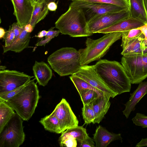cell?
Returning <instances> with one entry per match:
<instances>
[{
    "label": "cell",
    "instance_id": "43",
    "mask_svg": "<svg viewBox=\"0 0 147 147\" xmlns=\"http://www.w3.org/2000/svg\"><path fill=\"white\" fill-rule=\"evenodd\" d=\"M47 31L43 30L40 32L37 35V37L39 38H41L45 36L47 34Z\"/></svg>",
    "mask_w": 147,
    "mask_h": 147
},
{
    "label": "cell",
    "instance_id": "7",
    "mask_svg": "<svg viewBox=\"0 0 147 147\" xmlns=\"http://www.w3.org/2000/svg\"><path fill=\"white\" fill-rule=\"evenodd\" d=\"M121 63L131 84H139L147 78V54L123 56Z\"/></svg>",
    "mask_w": 147,
    "mask_h": 147
},
{
    "label": "cell",
    "instance_id": "29",
    "mask_svg": "<svg viewBox=\"0 0 147 147\" xmlns=\"http://www.w3.org/2000/svg\"><path fill=\"white\" fill-rule=\"evenodd\" d=\"M82 1L105 3L115 5L125 9H129L128 0H80Z\"/></svg>",
    "mask_w": 147,
    "mask_h": 147
},
{
    "label": "cell",
    "instance_id": "5",
    "mask_svg": "<svg viewBox=\"0 0 147 147\" xmlns=\"http://www.w3.org/2000/svg\"><path fill=\"white\" fill-rule=\"evenodd\" d=\"M122 32H115L105 34L98 39L93 40L87 37L86 41V47L80 49L81 66L100 59L107 53L110 47L122 37Z\"/></svg>",
    "mask_w": 147,
    "mask_h": 147
},
{
    "label": "cell",
    "instance_id": "49",
    "mask_svg": "<svg viewBox=\"0 0 147 147\" xmlns=\"http://www.w3.org/2000/svg\"><path fill=\"white\" fill-rule=\"evenodd\" d=\"M32 4L34 5V4H35L34 0H30Z\"/></svg>",
    "mask_w": 147,
    "mask_h": 147
},
{
    "label": "cell",
    "instance_id": "23",
    "mask_svg": "<svg viewBox=\"0 0 147 147\" xmlns=\"http://www.w3.org/2000/svg\"><path fill=\"white\" fill-rule=\"evenodd\" d=\"M39 122L45 130L57 134H61L58 119L52 113L41 118Z\"/></svg>",
    "mask_w": 147,
    "mask_h": 147
},
{
    "label": "cell",
    "instance_id": "38",
    "mask_svg": "<svg viewBox=\"0 0 147 147\" xmlns=\"http://www.w3.org/2000/svg\"><path fill=\"white\" fill-rule=\"evenodd\" d=\"M54 28V27H52L47 31V34L45 36V38L49 37H53L54 38L55 37L58 36L59 33H60V31L59 30H53Z\"/></svg>",
    "mask_w": 147,
    "mask_h": 147
},
{
    "label": "cell",
    "instance_id": "13",
    "mask_svg": "<svg viewBox=\"0 0 147 147\" xmlns=\"http://www.w3.org/2000/svg\"><path fill=\"white\" fill-rule=\"evenodd\" d=\"M14 8L13 14L21 27L29 23L34 5L30 0H11Z\"/></svg>",
    "mask_w": 147,
    "mask_h": 147
},
{
    "label": "cell",
    "instance_id": "41",
    "mask_svg": "<svg viewBox=\"0 0 147 147\" xmlns=\"http://www.w3.org/2000/svg\"><path fill=\"white\" fill-rule=\"evenodd\" d=\"M147 146V138H142L141 140L136 145L137 147H142Z\"/></svg>",
    "mask_w": 147,
    "mask_h": 147
},
{
    "label": "cell",
    "instance_id": "17",
    "mask_svg": "<svg viewBox=\"0 0 147 147\" xmlns=\"http://www.w3.org/2000/svg\"><path fill=\"white\" fill-rule=\"evenodd\" d=\"M147 94V81L142 82L136 89L131 94L128 101L124 104L125 109L123 111V114L128 118L131 112L134 111L135 107L140 100Z\"/></svg>",
    "mask_w": 147,
    "mask_h": 147
},
{
    "label": "cell",
    "instance_id": "19",
    "mask_svg": "<svg viewBox=\"0 0 147 147\" xmlns=\"http://www.w3.org/2000/svg\"><path fill=\"white\" fill-rule=\"evenodd\" d=\"M144 36L142 34L139 37L121 45L123 50L121 54L124 56H131L143 54L145 46L143 43Z\"/></svg>",
    "mask_w": 147,
    "mask_h": 147
},
{
    "label": "cell",
    "instance_id": "20",
    "mask_svg": "<svg viewBox=\"0 0 147 147\" xmlns=\"http://www.w3.org/2000/svg\"><path fill=\"white\" fill-rule=\"evenodd\" d=\"M30 33L26 31L24 29L19 36L10 45L7 46L2 45L3 53L9 51L19 53L29 47Z\"/></svg>",
    "mask_w": 147,
    "mask_h": 147
},
{
    "label": "cell",
    "instance_id": "32",
    "mask_svg": "<svg viewBox=\"0 0 147 147\" xmlns=\"http://www.w3.org/2000/svg\"><path fill=\"white\" fill-rule=\"evenodd\" d=\"M132 120L133 123L137 126L147 128V116L144 114L139 113H136Z\"/></svg>",
    "mask_w": 147,
    "mask_h": 147
},
{
    "label": "cell",
    "instance_id": "14",
    "mask_svg": "<svg viewBox=\"0 0 147 147\" xmlns=\"http://www.w3.org/2000/svg\"><path fill=\"white\" fill-rule=\"evenodd\" d=\"M145 23L140 20L129 17L98 31L97 33L105 34L113 32H123L137 28L143 25Z\"/></svg>",
    "mask_w": 147,
    "mask_h": 147
},
{
    "label": "cell",
    "instance_id": "11",
    "mask_svg": "<svg viewBox=\"0 0 147 147\" xmlns=\"http://www.w3.org/2000/svg\"><path fill=\"white\" fill-rule=\"evenodd\" d=\"M70 5L82 9L87 21L96 16L127 9L113 5L80 1H72Z\"/></svg>",
    "mask_w": 147,
    "mask_h": 147
},
{
    "label": "cell",
    "instance_id": "51",
    "mask_svg": "<svg viewBox=\"0 0 147 147\" xmlns=\"http://www.w3.org/2000/svg\"><path fill=\"white\" fill-rule=\"evenodd\" d=\"M39 0H34L35 3L38 2Z\"/></svg>",
    "mask_w": 147,
    "mask_h": 147
},
{
    "label": "cell",
    "instance_id": "36",
    "mask_svg": "<svg viewBox=\"0 0 147 147\" xmlns=\"http://www.w3.org/2000/svg\"><path fill=\"white\" fill-rule=\"evenodd\" d=\"M11 26L15 34L14 41L19 36L24 29L25 26L22 27L20 26L17 22L13 23L12 24Z\"/></svg>",
    "mask_w": 147,
    "mask_h": 147
},
{
    "label": "cell",
    "instance_id": "47",
    "mask_svg": "<svg viewBox=\"0 0 147 147\" xmlns=\"http://www.w3.org/2000/svg\"><path fill=\"white\" fill-rule=\"evenodd\" d=\"M143 54H147V47H145V49L143 52Z\"/></svg>",
    "mask_w": 147,
    "mask_h": 147
},
{
    "label": "cell",
    "instance_id": "8",
    "mask_svg": "<svg viewBox=\"0 0 147 147\" xmlns=\"http://www.w3.org/2000/svg\"><path fill=\"white\" fill-rule=\"evenodd\" d=\"M129 16V9L96 16L87 21V30L91 34L107 28Z\"/></svg>",
    "mask_w": 147,
    "mask_h": 147
},
{
    "label": "cell",
    "instance_id": "15",
    "mask_svg": "<svg viewBox=\"0 0 147 147\" xmlns=\"http://www.w3.org/2000/svg\"><path fill=\"white\" fill-rule=\"evenodd\" d=\"M110 98V96L106 94L99 95L89 103L95 113L94 124L99 123L107 112L111 105Z\"/></svg>",
    "mask_w": 147,
    "mask_h": 147
},
{
    "label": "cell",
    "instance_id": "1",
    "mask_svg": "<svg viewBox=\"0 0 147 147\" xmlns=\"http://www.w3.org/2000/svg\"><path fill=\"white\" fill-rule=\"evenodd\" d=\"M94 66L96 71L105 84L117 95L130 91L131 81L123 66L119 62L101 59Z\"/></svg>",
    "mask_w": 147,
    "mask_h": 147
},
{
    "label": "cell",
    "instance_id": "26",
    "mask_svg": "<svg viewBox=\"0 0 147 147\" xmlns=\"http://www.w3.org/2000/svg\"><path fill=\"white\" fill-rule=\"evenodd\" d=\"M69 78L78 92L84 89H90L95 91L99 95L104 94L93 87L84 80L74 75H71L69 77Z\"/></svg>",
    "mask_w": 147,
    "mask_h": 147
},
{
    "label": "cell",
    "instance_id": "10",
    "mask_svg": "<svg viewBox=\"0 0 147 147\" xmlns=\"http://www.w3.org/2000/svg\"><path fill=\"white\" fill-rule=\"evenodd\" d=\"M84 80L93 87L103 93L113 98L117 95L105 84L96 71L94 65L82 66L74 74Z\"/></svg>",
    "mask_w": 147,
    "mask_h": 147
},
{
    "label": "cell",
    "instance_id": "16",
    "mask_svg": "<svg viewBox=\"0 0 147 147\" xmlns=\"http://www.w3.org/2000/svg\"><path fill=\"white\" fill-rule=\"evenodd\" d=\"M93 135L96 147H106L113 141L122 140L121 134L111 132L101 125L97 127Z\"/></svg>",
    "mask_w": 147,
    "mask_h": 147
},
{
    "label": "cell",
    "instance_id": "4",
    "mask_svg": "<svg viewBox=\"0 0 147 147\" xmlns=\"http://www.w3.org/2000/svg\"><path fill=\"white\" fill-rule=\"evenodd\" d=\"M47 60L51 68L61 76L74 74L82 66L79 51L71 47L57 50L48 57Z\"/></svg>",
    "mask_w": 147,
    "mask_h": 147
},
{
    "label": "cell",
    "instance_id": "25",
    "mask_svg": "<svg viewBox=\"0 0 147 147\" xmlns=\"http://www.w3.org/2000/svg\"><path fill=\"white\" fill-rule=\"evenodd\" d=\"M61 136H69L76 139L78 142L85 140L88 136L86 129L82 126H78L68 129L61 133Z\"/></svg>",
    "mask_w": 147,
    "mask_h": 147
},
{
    "label": "cell",
    "instance_id": "12",
    "mask_svg": "<svg viewBox=\"0 0 147 147\" xmlns=\"http://www.w3.org/2000/svg\"><path fill=\"white\" fill-rule=\"evenodd\" d=\"M52 113L57 118L61 132L78 125V121L68 102L64 98L56 106Z\"/></svg>",
    "mask_w": 147,
    "mask_h": 147
},
{
    "label": "cell",
    "instance_id": "6",
    "mask_svg": "<svg viewBox=\"0 0 147 147\" xmlns=\"http://www.w3.org/2000/svg\"><path fill=\"white\" fill-rule=\"evenodd\" d=\"M23 120L15 113L0 132V147H19L24 142L25 135Z\"/></svg>",
    "mask_w": 147,
    "mask_h": 147
},
{
    "label": "cell",
    "instance_id": "48",
    "mask_svg": "<svg viewBox=\"0 0 147 147\" xmlns=\"http://www.w3.org/2000/svg\"><path fill=\"white\" fill-rule=\"evenodd\" d=\"M6 67L4 66H1L0 67V70L5 69Z\"/></svg>",
    "mask_w": 147,
    "mask_h": 147
},
{
    "label": "cell",
    "instance_id": "46",
    "mask_svg": "<svg viewBox=\"0 0 147 147\" xmlns=\"http://www.w3.org/2000/svg\"><path fill=\"white\" fill-rule=\"evenodd\" d=\"M56 0H45L44 2L45 3L47 4L48 3L51 2H55Z\"/></svg>",
    "mask_w": 147,
    "mask_h": 147
},
{
    "label": "cell",
    "instance_id": "9",
    "mask_svg": "<svg viewBox=\"0 0 147 147\" xmlns=\"http://www.w3.org/2000/svg\"><path fill=\"white\" fill-rule=\"evenodd\" d=\"M33 77L15 70H1L0 93L9 91L24 85Z\"/></svg>",
    "mask_w": 147,
    "mask_h": 147
},
{
    "label": "cell",
    "instance_id": "24",
    "mask_svg": "<svg viewBox=\"0 0 147 147\" xmlns=\"http://www.w3.org/2000/svg\"><path fill=\"white\" fill-rule=\"evenodd\" d=\"M13 109L0 98V132L15 113Z\"/></svg>",
    "mask_w": 147,
    "mask_h": 147
},
{
    "label": "cell",
    "instance_id": "52",
    "mask_svg": "<svg viewBox=\"0 0 147 147\" xmlns=\"http://www.w3.org/2000/svg\"><path fill=\"white\" fill-rule=\"evenodd\" d=\"M71 0L72 1H78L80 0Z\"/></svg>",
    "mask_w": 147,
    "mask_h": 147
},
{
    "label": "cell",
    "instance_id": "22",
    "mask_svg": "<svg viewBox=\"0 0 147 147\" xmlns=\"http://www.w3.org/2000/svg\"><path fill=\"white\" fill-rule=\"evenodd\" d=\"M47 4L44 2L35 3L29 23L34 28L35 25L43 20L49 12Z\"/></svg>",
    "mask_w": 147,
    "mask_h": 147
},
{
    "label": "cell",
    "instance_id": "44",
    "mask_svg": "<svg viewBox=\"0 0 147 147\" xmlns=\"http://www.w3.org/2000/svg\"><path fill=\"white\" fill-rule=\"evenodd\" d=\"M6 32H5V29L2 28H0V38L1 39L2 38H4L6 33Z\"/></svg>",
    "mask_w": 147,
    "mask_h": 147
},
{
    "label": "cell",
    "instance_id": "34",
    "mask_svg": "<svg viewBox=\"0 0 147 147\" xmlns=\"http://www.w3.org/2000/svg\"><path fill=\"white\" fill-rule=\"evenodd\" d=\"M15 38V34L11 26H10L8 31L6 32L4 37L5 44L7 46L10 45L13 42Z\"/></svg>",
    "mask_w": 147,
    "mask_h": 147
},
{
    "label": "cell",
    "instance_id": "31",
    "mask_svg": "<svg viewBox=\"0 0 147 147\" xmlns=\"http://www.w3.org/2000/svg\"><path fill=\"white\" fill-rule=\"evenodd\" d=\"M58 141L61 147H76L77 146V140L69 136H61Z\"/></svg>",
    "mask_w": 147,
    "mask_h": 147
},
{
    "label": "cell",
    "instance_id": "35",
    "mask_svg": "<svg viewBox=\"0 0 147 147\" xmlns=\"http://www.w3.org/2000/svg\"><path fill=\"white\" fill-rule=\"evenodd\" d=\"M93 139L88 136L84 140L78 142V147H95V143Z\"/></svg>",
    "mask_w": 147,
    "mask_h": 147
},
{
    "label": "cell",
    "instance_id": "18",
    "mask_svg": "<svg viewBox=\"0 0 147 147\" xmlns=\"http://www.w3.org/2000/svg\"><path fill=\"white\" fill-rule=\"evenodd\" d=\"M35 78L40 86L46 85L53 76L52 71L49 66L46 63L41 61H35L32 67Z\"/></svg>",
    "mask_w": 147,
    "mask_h": 147
},
{
    "label": "cell",
    "instance_id": "28",
    "mask_svg": "<svg viewBox=\"0 0 147 147\" xmlns=\"http://www.w3.org/2000/svg\"><path fill=\"white\" fill-rule=\"evenodd\" d=\"M83 105L90 103L99 95L95 91L90 89H85L78 92Z\"/></svg>",
    "mask_w": 147,
    "mask_h": 147
},
{
    "label": "cell",
    "instance_id": "33",
    "mask_svg": "<svg viewBox=\"0 0 147 147\" xmlns=\"http://www.w3.org/2000/svg\"><path fill=\"white\" fill-rule=\"evenodd\" d=\"M26 84L14 90L0 93V98L5 101H6L18 93Z\"/></svg>",
    "mask_w": 147,
    "mask_h": 147
},
{
    "label": "cell",
    "instance_id": "2",
    "mask_svg": "<svg viewBox=\"0 0 147 147\" xmlns=\"http://www.w3.org/2000/svg\"><path fill=\"white\" fill-rule=\"evenodd\" d=\"M35 80H31L18 93L5 101L24 121H28L31 117L40 98Z\"/></svg>",
    "mask_w": 147,
    "mask_h": 147
},
{
    "label": "cell",
    "instance_id": "27",
    "mask_svg": "<svg viewBox=\"0 0 147 147\" xmlns=\"http://www.w3.org/2000/svg\"><path fill=\"white\" fill-rule=\"evenodd\" d=\"M82 115L85 124H88L91 123L94 124L95 114L90 103L83 105L82 108Z\"/></svg>",
    "mask_w": 147,
    "mask_h": 147
},
{
    "label": "cell",
    "instance_id": "50",
    "mask_svg": "<svg viewBox=\"0 0 147 147\" xmlns=\"http://www.w3.org/2000/svg\"><path fill=\"white\" fill-rule=\"evenodd\" d=\"M45 0H39L38 3H40L44 2Z\"/></svg>",
    "mask_w": 147,
    "mask_h": 147
},
{
    "label": "cell",
    "instance_id": "30",
    "mask_svg": "<svg viewBox=\"0 0 147 147\" xmlns=\"http://www.w3.org/2000/svg\"><path fill=\"white\" fill-rule=\"evenodd\" d=\"M122 32L121 45H123L130 40L139 37L142 34L141 31L137 28L133 29Z\"/></svg>",
    "mask_w": 147,
    "mask_h": 147
},
{
    "label": "cell",
    "instance_id": "42",
    "mask_svg": "<svg viewBox=\"0 0 147 147\" xmlns=\"http://www.w3.org/2000/svg\"><path fill=\"white\" fill-rule=\"evenodd\" d=\"M34 28L30 23L24 26V29L27 32L31 33L33 31Z\"/></svg>",
    "mask_w": 147,
    "mask_h": 147
},
{
    "label": "cell",
    "instance_id": "39",
    "mask_svg": "<svg viewBox=\"0 0 147 147\" xmlns=\"http://www.w3.org/2000/svg\"><path fill=\"white\" fill-rule=\"evenodd\" d=\"M54 37H49L45 38L44 40H42L38 42L35 45L36 46H45V45L49 42Z\"/></svg>",
    "mask_w": 147,
    "mask_h": 147
},
{
    "label": "cell",
    "instance_id": "21",
    "mask_svg": "<svg viewBox=\"0 0 147 147\" xmlns=\"http://www.w3.org/2000/svg\"><path fill=\"white\" fill-rule=\"evenodd\" d=\"M129 17L140 20L147 23V14L144 0H128Z\"/></svg>",
    "mask_w": 147,
    "mask_h": 147
},
{
    "label": "cell",
    "instance_id": "37",
    "mask_svg": "<svg viewBox=\"0 0 147 147\" xmlns=\"http://www.w3.org/2000/svg\"><path fill=\"white\" fill-rule=\"evenodd\" d=\"M140 30L144 36L143 43L145 47H147V23H145L143 25L137 28Z\"/></svg>",
    "mask_w": 147,
    "mask_h": 147
},
{
    "label": "cell",
    "instance_id": "40",
    "mask_svg": "<svg viewBox=\"0 0 147 147\" xmlns=\"http://www.w3.org/2000/svg\"><path fill=\"white\" fill-rule=\"evenodd\" d=\"M47 7L49 10L54 11L57 9V4L55 2L52 1L47 4Z\"/></svg>",
    "mask_w": 147,
    "mask_h": 147
},
{
    "label": "cell",
    "instance_id": "3",
    "mask_svg": "<svg viewBox=\"0 0 147 147\" xmlns=\"http://www.w3.org/2000/svg\"><path fill=\"white\" fill-rule=\"evenodd\" d=\"M55 27L62 34L72 37L90 36L87 30V20L83 10L69 5L67 10L55 23Z\"/></svg>",
    "mask_w": 147,
    "mask_h": 147
},
{
    "label": "cell",
    "instance_id": "45",
    "mask_svg": "<svg viewBox=\"0 0 147 147\" xmlns=\"http://www.w3.org/2000/svg\"><path fill=\"white\" fill-rule=\"evenodd\" d=\"M144 2L145 9L147 14V0H144Z\"/></svg>",
    "mask_w": 147,
    "mask_h": 147
}]
</instances>
